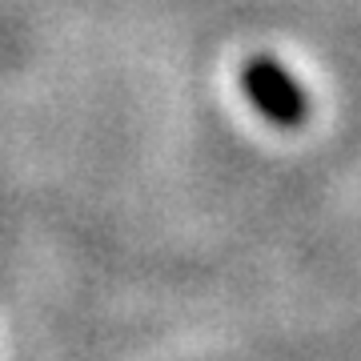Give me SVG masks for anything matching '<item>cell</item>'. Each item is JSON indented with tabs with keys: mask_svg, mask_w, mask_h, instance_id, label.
Returning <instances> with one entry per match:
<instances>
[{
	"mask_svg": "<svg viewBox=\"0 0 361 361\" xmlns=\"http://www.w3.org/2000/svg\"><path fill=\"white\" fill-rule=\"evenodd\" d=\"M245 80H249V89H253V97H257L269 113H277V116H293L297 113V89L281 77V68L277 65H269V61L249 65Z\"/></svg>",
	"mask_w": 361,
	"mask_h": 361,
	"instance_id": "1",
	"label": "cell"
}]
</instances>
